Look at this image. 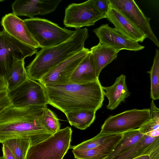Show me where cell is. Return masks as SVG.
<instances>
[{
    "instance_id": "20",
    "label": "cell",
    "mask_w": 159,
    "mask_h": 159,
    "mask_svg": "<svg viewBox=\"0 0 159 159\" xmlns=\"http://www.w3.org/2000/svg\"><path fill=\"white\" fill-rule=\"evenodd\" d=\"M92 54L97 77L104 68L116 59L119 51L99 43L89 50Z\"/></svg>"
},
{
    "instance_id": "25",
    "label": "cell",
    "mask_w": 159,
    "mask_h": 159,
    "mask_svg": "<svg viewBox=\"0 0 159 159\" xmlns=\"http://www.w3.org/2000/svg\"><path fill=\"white\" fill-rule=\"evenodd\" d=\"M147 73L150 74L151 81L150 98L155 100L159 98V51L156 49L152 66Z\"/></svg>"
},
{
    "instance_id": "35",
    "label": "cell",
    "mask_w": 159,
    "mask_h": 159,
    "mask_svg": "<svg viewBox=\"0 0 159 159\" xmlns=\"http://www.w3.org/2000/svg\"><path fill=\"white\" fill-rule=\"evenodd\" d=\"M134 159H150V157L149 155H146L139 156Z\"/></svg>"
},
{
    "instance_id": "12",
    "label": "cell",
    "mask_w": 159,
    "mask_h": 159,
    "mask_svg": "<svg viewBox=\"0 0 159 159\" xmlns=\"http://www.w3.org/2000/svg\"><path fill=\"white\" fill-rule=\"evenodd\" d=\"M93 31L98 38L99 43L117 51H138L145 48L138 43L126 38L115 28L110 27L108 24L101 25Z\"/></svg>"
},
{
    "instance_id": "14",
    "label": "cell",
    "mask_w": 159,
    "mask_h": 159,
    "mask_svg": "<svg viewBox=\"0 0 159 159\" xmlns=\"http://www.w3.org/2000/svg\"><path fill=\"white\" fill-rule=\"evenodd\" d=\"M1 24L3 30L20 42L36 49L40 48L33 37L24 20L13 13H10L2 17Z\"/></svg>"
},
{
    "instance_id": "17",
    "label": "cell",
    "mask_w": 159,
    "mask_h": 159,
    "mask_svg": "<svg viewBox=\"0 0 159 159\" xmlns=\"http://www.w3.org/2000/svg\"><path fill=\"white\" fill-rule=\"evenodd\" d=\"M123 133H116L112 138L97 147L84 151L72 150L77 159H106L122 139Z\"/></svg>"
},
{
    "instance_id": "11",
    "label": "cell",
    "mask_w": 159,
    "mask_h": 159,
    "mask_svg": "<svg viewBox=\"0 0 159 159\" xmlns=\"http://www.w3.org/2000/svg\"><path fill=\"white\" fill-rule=\"evenodd\" d=\"M89 52V49L85 48L54 68L43 76L39 82L43 86L70 83V79L74 70Z\"/></svg>"
},
{
    "instance_id": "33",
    "label": "cell",
    "mask_w": 159,
    "mask_h": 159,
    "mask_svg": "<svg viewBox=\"0 0 159 159\" xmlns=\"http://www.w3.org/2000/svg\"><path fill=\"white\" fill-rule=\"evenodd\" d=\"M5 90L8 91L7 83L4 76L0 74V91Z\"/></svg>"
},
{
    "instance_id": "8",
    "label": "cell",
    "mask_w": 159,
    "mask_h": 159,
    "mask_svg": "<svg viewBox=\"0 0 159 159\" xmlns=\"http://www.w3.org/2000/svg\"><path fill=\"white\" fill-rule=\"evenodd\" d=\"M8 95L13 107L44 106L48 104L43 86L29 78L14 89L8 91Z\"/></svg>"
},
{
    "instance_id": "22",
    "label": "cell",
    "mask_w": 159,
    "mask_h": 159,
    "mask_svg": "<svg viewBox=\"0 0 159 159\" xmlns=\"http://www.w3.org/2000/svg\"><path fill=\"white\" fill-rule=\"evenodd\" d=\"M7 84L8 91L14 89L28 78L25 66L24 60L15 62L4 76Z\"/></svg>"
},
{
    "instance_id": "4",
    "label": "cell",
    "mask_w": 159,
    "mask_h": 159,
    "mask_svg": "<svg viewBox=\"0 0 159 159\" xmlns=\"http://www.w3.org/2000/svg\"><path fill=\"white\" fill-rule=\"evenodd\" d=\"M24 20L40 48L58 45L67 40L74 32V31L61 27L44 19L33 17Z\"/></svg>"
},
{
    "instance_id": "32",
    "label": "cell",
    "mask_w": 159,
    "mask_h": 159,
    "mask_svg": "<svg viewBox=\"0 0 159 159\" xmlns=\"http://www.w3.org/2000/svg\"><path fill=\"white\" fill-rule=\"evenodd\" d=\"M2 144V151L4 159H16L13 153L7 146Z\"/></svg>"
},
{
    "instance_id": "34",
    "label": "cell",
    "mask_w": 159,
    "mask_h": 159,
    "mask_svg": "<svg viewBox=\"0 0 159 159\" xmlns=\"http://www.w3.org/2000/svg\"><path fill=\"white\" fill-rule=\"evenodd\" d=\"M150 159H159V147L152 151L149 155Z\"/></svg>"
},
{
    "instance_id": "29",
    "label": "cell",
    "mask_w": 159,
    "mask_h": 159,
    "mask_svg": "<svg viewBox=\"0 0 159 159\" xmlns=\"http://www.w3.org/2000/svg\"><path fill=\"white\" fill-rule=\"evenodd\" d=\"M93 6L100 13L106 15L111 8L109 0H93Z\"/></svg>"
},
{
    "instance_id": "13",
    "label": "cell",
    "mask_w": 159,
    "mask_h": 159,
    "mask_svg": "<svg viewBox=\"0 0 159 159\" xmlns=\"http://www.w3.org/2000/svg\"><path fill=\"white\" fill-rule=\"evenodd\" d=\"M61 0H16L12 4L13 12L17 16L33 18L48 14L55 10Z\"/></svg>"
},
{
    "instance_id": "23",
    "label": "cell",
    "mask_w": 159,
    "mask_h": 159,
    "mask_svg": "<svg viewBox=\"0 0 159 159\" xmlns=\"http://www.w3.org/2000/svg\"><path fill=\"white\" fill-rule=\"evenodd\" d=\"M96 111L81 110L70 112L65 114L69 124L79 129H85L94 121Z\"/></svg>"
},
{
    "instance_id": "36",
    "label": "cell",
    "mask_w": 159,
    "mask_h": 159,
    "mask_svg": "<svg viewBox=\"0 0 159 159\" xmlns=\"http://www.w3.org/2000/svg\"><path fill=\"white\" fill-rule=\"evenodd\" d=\"M0 159H4V158L3 157V156H2V157H0Z\"/></svg>"
},
{
    "instance_id": "27",
    "label": "cell",
    "mask_w": 159,
    "mask_h": 159,
    "mask_svg": "<svg viewBox=\"0 0 159 159\" xmlns=\"http://www.w3.org/2000/svg\"><path fill=\"white\" fill-rule=\"evenodd\" d=\"M44 121L50 132L53 134L60 129L61 124L59 120L52 111L46 107L44 110Z\"/></svg>"
},
{
    "instance_id": "18",
    "label": "cell",
    "mask_w": 159,
    "mask_h": 159,
    "mask_svg": "<svg viewBox=\"0 0 159 159\" xmlns=\"http://www.w3.org/2000/svg\"><path fill=\"white\" fill-rule=\"evenodd\" d=\"M98 79L96 74L93 56L89 51L74 70L70 83L84 84Z\"/></svg>"
},
{
    "instance_id": "5",
    "label": "cell",
    "mask_w": 159,
    "mask_h": 159,
    "mask_svg": "<svg viewBox=\"0 0 159 159\" xmlns=\"http://www.w3.org/2000/svg\"><path fill=\"white\" fill-rule=\"evenodd\" d=\"M72 131L67 127L31 146L26 159H63L70 146Z\"/></svg>"
},
{
    "instance_id": "15",
    "label": "cell",
    "mask_w": 159,
    "mask_h": 159,
    "mask_svg": "<svg viewBox=\"0 0 159 159\" xmlns=\"http://www.w3.org/2000/svg\"><path fill=\"white\" fill-rule=\"evenodd\" d=\"M106 18L114 25L118 32L129 39L142 42L147 38L120 11L114 8L111 7Z\"/></svg>"
},
{
    "instance_id": "21",
    "label": "cell",
    "mask_w": 159,
    "mask_h": 159,
    "mask_svg": "<svg viewBox=\"0 0 159 159\" xmlns=\"http://www.w3.org/2000/svg\"><path fill=\"white\" fill-rule=\"evenodd\" d=\"M123 134L122 139L106 159H111L125 152L139 142L143 136L139 128L123 133Z\"/></svg>"
},
{
    "instance_id": "19",
    "label": "cell",
    "mask_w": 159,
    "mask_h": 159,
    "mask_svg": "<svg viewBox=\"0 0 159 159\" xmlns=\"http://www.w3.org/2000/svg\"><path fill=\"white\" fill-rule=\"evenodd\" d=\"M159 147V137H152L143 135L141 140L123 153L111 159H134L139 156L149 155Z\"/></svg>"
},
{
    "instance_id": "26",
    "label": "cell",
    "mask_w": 159,
    "mask_h": 159,
    "mask_svg": "<svg viewBox=\"0 0 159 159\" xmlns=\"http://www.w3.org/2000/svg\"><path fill=\"white\" fill-rule=\"evenodd\" d=\"M116 134L100 133L92 138L75 146H70V148L75 151H84L95 148L113 137Z\"/></svg>"
},
{
    "instance_id": "3",
    "label": "cell",
    "mask_w": 159,
    "mask_h": 159,
    "mask_svg": "<svg viewBox=\"0 0 159 159\" xmlns=\"http://www.w3.org/2000/svg\"><path fill=\"white\" fill-rule=\"evenodd\" d=\"M88 37L87 28L76 29L72 36L63 43L42 48L26 68L28 78L39 81L56 66L83 50Z\"/></svg>"
},
{
    "instance_id": "9",
    "label": "cell",
    "mask_w": 159,
    "mask_h": 159,
    "mask_svg": "<svg viewBox=\"0 0 159 159\" xmlns=\"http://www.w3.org/2000/svg\"><path fill=\"white\" fill-rule=\"evenodd\" d=\"M106 16L99 13L93 6V0H89L68 5L65 9L63 24L66 27L79 29L93 25L98 20L106 18Z\"/></svg>"
},
{
    "instance_id": "24",
    "label": "cell",
    "mask_w": 159,
    "mask_h": 159,
    "mask_svg": "<svg viewBox=\"0 0 159 159\" xmlns=\"http://www.w3.org/2000/svg\"><path fill=\"white\" fill-rule=\"evenodd\" d=\"M2 143L7 146L16 159H26L29 150L31 146L30 140L26 138L9 139Z\"/></svg>"
},
{
    "instance_id": "16",
    "label": "cell",
    "mask_w": 159,
    "mask_h": 159,
    "mask_svg": "<svg viewBox=\"0 0 159 159\" xmlns=\"http://www.w3.org/2000/svg\"><path fill=\"white\" fill-rule=\"evenodd\" d=\"M102 89L104 96L108 100L107 108L111 110L115 109L122 102H124L130 94L126 83V76L123 74L117 77L113 85L102 86Z\"/></svg>"
},
{
    "instance_id": "37",
    "label": "cell",
    "mask_w": 159,
    "mask_h": 159,
    "mask_svg": "<svg viewBox=\"0 0 159 159\" xmlns=\"http://www.w3.org/2000/svg\"><path fill=\"white\" fill-rule=\"evenodd\" d=\"M4 1V0H0V2H2Z\"/></svg>"
},
{
    "instance_id": "28",
    "label": "cell",
    "mask_w": 159,
    "mask_h": 159,
    "mask_svg": "<svg viewBox=\"0 0 159 159\" xmlns=\"http://www.w3.org/2000/svg\"><path fill=\"white\" fill-rule=\"evenodd\" d=\"M139 129L143 135L152 137H159V119L150 118Z\"/></svg>"
},
{
    "instance_id": "7",
    "label": "cell",
    "mask_w": 159,
    "mask_h": 159,
    "mask_svg": "<svg viewBox=\"0 0 159 159\" xmlns=\"http://www.w3.org/2000/svg\"><path fill=\"white\" fill-rule=\"evenodd\" d=\"M150 119V109L127 110L107 118L102 125L100 132L123 133L139 128Z\"/></svg>"
},
{
    "instance_id": "2",
    "label": "cell",
    "mask_w": 159,
    "mask_h": 159,
    "mask_svg": "<svg viewBox=\"0 0 159 159\" xmlns=\"http://www.w3.org/2000/svg\"><path fill=\"white\" fill-rule=\"evenodd\" d=\"M43 86L48 104L65 114L81 110L96 111L103 105L104 92L99 79L84 84L70 83Z\"/></svg>"
},
{
    "instance_id": "31",
    "label": "cell",
    "mask_w": 159,
    "mask_h": 159,
    "mask_svg": "<svg viewBox=\"0 0 159 159\" xmlns=\"http://www.w3.org/2000/svg\"><path fill=\"white\" fill-rule=\"evenodd\" d=\"M150 109V118L159 119V110L153 100L151 101Z\"/></svg>"
},
{
    "instance_id": "30",
    "label": "cell",
    "mask_w": 159,
    "mask_h": 159,
    "mask_svg": "<svg viewBox=\"0 0 159 159\" xmlns=\"http://www.w3.org/2000/svg\"><path fill=\"white\" fill-rule=\"evenodd\" d=\"M7 90L0 91V114L4 110L11 106Z\"/></svg>"
},
{
    "instance_id": "6",
    "label": "cell",
    "mask_w": 159,
    "mask_h": 159,
    "mask_svg": "<svg viewBox=\"0 0 159 159\" xmlns=\"http://www.w3.org/2000/svg\"><path fill=\"white\" fill-rule=\"evenodd\" d=\"M36 48L25 44L4 30L0 32V74L6 75L18 61L36 54Z\"/></svg>"
},
{
    "instance_id": "1",
    "label": "cell",
    "mask_w": 159,
    "mask_h": 159,
    "mask_svg": "<svg viewBox=\"0 0 159 159\" xmlns=\"http://www.w3.org/2000/svg\"><path fill=\"white\" fill-rule=\"evenodd\" d=\"M46 106H11L0 114V143L12 139L26 138L31 146L53 134L44 121Z\"/></svg>"
},
{
    "instance_id": "10",
    "label": "cell",
    "mask_w": 159,
    "mask_h": 159,
    "mask_svg": "<svg viewBox=\"0 0 159 159\" xmlns=\"http://www.w3.org/2000/svg\"><path fill=\"white\" fill-rule=\"evenodd\" d=\"M111 7L120 11L137 28L158 47L159 41L150 24V18L145 16L133 0H109Z\"/></svg>"
}]
</instances>
